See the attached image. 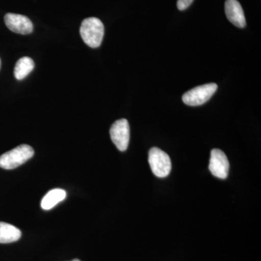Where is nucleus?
<instances>
[{
    "instance_id": "7",
    "label": "nucleus",
    "mask_w": 261,
    "mask_h": 261,
    "mask_svg": "<svg viewBox=\"0 0 261 261\" xmlns=\"http://www.w3.org/2000/svg\"><path fill=\"white\" fill-rule=\"evenodd\" d=\"M5 23L10 31L16 34L25 35L34 30L32 22L25 15L8 13L5 16Z\"/></svg>"
},
{
    "instance_id": "5",
    "label": "nucleus",
    "mask_w": 261,
    "mask_h": 261,
    "mask_svg": "<svg viewBox=\"0 0 261 261\" xmlns=\"http://www.w3.org/2000/svg\"><path fill=\"white\" fill-rule=\"evenodd\" d=\"M111 140L117 148L121 152L126 151L130 140V127L126 119H120L115 122L110 129Z\"/></svg>"
},
{
    "instance_id": "8",
    "label": "nucleus",
    "mask_w": 261,
    "mask_h": 261,
    "mask_svg": "<svg viewBox=\"0 0 261 261\" xmlns=\"http://www.w3.org/2000/svg\"><path fill=\"white\" fill-rule=\"evenodd\" d=\"M225 13L228 20L237 27L244 28L246 25L245 13L238 0H226L225 3Z\"/></svg>"
},
{
    "instance_id": "1",
    "label": "nucleus",
    "mask_w": 261,
    "mask_h": 261,
    "mask_svg": "<svg viewBox=\"0 0 261 261\" xmlns=\"http://www.w3.org/2000/svg\"><path fill=\"white\" fill-rule=\"evenodd\" d=\"M104 25L99 19L92 17L84 19L80 27V34L84 43L92 48L99 47L104 37Z\"/></svg>"
},
{
    "instance_id": "11",
    "label": "nucleus",
    "mask_w": 261,
    "mask_h": 261,
    "mask_svg": "<svg viewBox=\"0 0 261 261\" xmlns=\"http://www.w3.org/2000/svg\"><path fill=\"white\" fill-rule=\"evenodd\" d=\"M34 62L29 57H23L15 64L14 75L18 80L25 79L34 70Z\"/></svg>"
},
{
    "instance_id": "9",
    "label": "nucleus",
    "mask_w": 261,
    "mask_h": 261,
    "mask_svg": "<svg viewBox=\"0 0 261 261\" xmlns=\"http://www.w3.org/2000/svg\"><path fill=\"white\" fill-rule=\"evenodd\" d=\"M21 238V231L13 225L0 222V243H15Z\"/></svg>"
},
{
    "instance_id": "4",
    "label": "nucleus",
    "mask_w": 261,
    "mask_h": 261,
    "mask_svg": "<svg viewBox=\"0 0 261 261\" xmlns=\"http://www.w3.org/2000/svg\"><path fill=\"white\" fill-rule=\"evenodd\" d=\"M217 89V84L215 83L198 86L184 94L182 100L189 106H202L212 97Z\"/></svg>"
},
{
    "instance_id": "6",
    "label": "nucleus",
    "mask_w": 261,
    "mask_h": 261,
    "mask_svg": "<svg viewBox=\"0 0 261 261\" xmlns=\"http://www.w3.org/2000/svg\"><path fill=\"white\" fill-rule=\"evenodd\" d=\"M209 170L216 177L225 179L229 171V162L226 154L219 149L211 150Z\"/></svg>"
},
{
    "instance_id": "3",
    "label": "nucleus",
    "mask_w": 261,
    "mask_h": 261,
    "mask_svg": "<svg viewBox=\"0 0 261 261\" xmlns=\"http://www.w3.org/2000/svg\"><path fill=\"white\" fill-rule=\"evenodd\" d=\"M148 161L154 176L165 178L171 171V161L169 155L158 147H152L149 151Z\"/></svg>"
},
{
    "instance_id": "2",
    "label": "nucleus",
    "mask_w": 261,
    "mask_h": 261,
    "mask_svg": "<svg viewBox=\"0 0 261 261\" xmlns=\"http://www.w3.org/2000/svg\"><path fill=\"white\" fill-rule=\"evenodd\" d=\"M34 154V149L28 145H19L0 156V168L14 169L21 166Z\"/></svg>"
},
{
    "instance_id": "13",
    "label": "nucleus",
    "mask_w": 261,
    "mask_h": 261,
    "mask_svg": "<svg viewBox=\"0 0 261 261\" xmlns=\"http://www.w3.org/2000/svg\"><path fill=\"white\" fill-rule=\"evenodd\" d=\"M72 261H80V260H79V259H74V260H73Z\"/></svg>"
},
{
    "instance_id": "12",
    "label": "nucleus",
    "mask_w": 261,
    "mask_h": 261,
    "mask_svg": "<svg viewBox=\"0 0 261 261\" xmlns=\"http://www.w3.org/2000/svg\"><path fill=\"white\" fill-rule=\"evenodd\" d=\"M194 0H178L177 1V8L179 10H185L188 8L192 3H193Z\"/></svg>"
},
{
    "instance_id": "10",
    "label": "nucleus",
    "mask_w": 261,
    "mask_h": 261,
    "mask_svg": "<svg viewBox=\"0 0 261 261\" xmlns=\"http://www.w3.org/2000/svg\"><path fill=\"white\" fill-rule=\"evenodd\" d=\"M65 197H66V192L64 190L54 189L48 192L47 195L43 197L41 202V207L45 211L50 210L57 204L64 200Z\"/></svg>"
},
{
    "instance_id": "14",
    "label": "nucleus",
    "mask_w": 261,
    "mask_h": 261,
    "mask_svg": "<svg viewBox=\"0 0 261 261\" xmlns=\"http://www.w3.org/2000/svg\"><path fill=\"white\" fill-rule=\"evenodd\" d=\"M0 67H1V60H0Z\"/></svg>"
}]
</instances>
